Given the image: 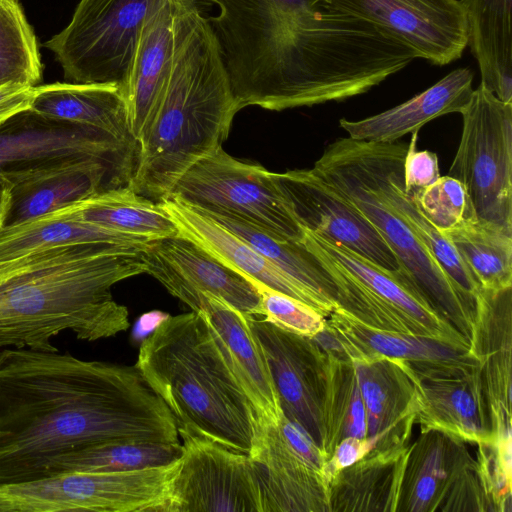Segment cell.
Wrapping results in <instances>:
<instances>
[{
    "label": "cell",
    "instance_id": "cell-6",
    "mask_svg": "<svg viewBox=\"0 0 512 512\" xmlns=\"http://www.w3.org/2000/svg\"><path fill=\"white\" fill-rule=\"evenodd\" d=\"M312 169L376 228L396 255L401 272L412 279L430 303L469 341L475 299L449 278L385 198L372 142L338 138L326 146Z\"/></svg>",
    "mask_w": 512,
    "mask_h": 512
},
{
    "label": "cell",
    "instance_id": "cell-36",
    "mask_svg": "<svg viewBox=\"0 0 512 512\" xmlns=\"http://www.w3.org/2000/svg\"><path fill=\"white\" fill-rule=\"evenodd\" d=\"M325 353L322 451L329 459L335 447L344 438H367V425L353 362L328 351Z\"/></svg>",
    "mask_w": 512,
    "mask_h": 512
},
{
    "label": "cell",
    "instance_id": "cell-13",
    "mask_svg": "<svg viewBox=\"0 0 512 512\" xmlns=\"http://www.w3.org/2000/svg\"><path fill=\"white\" fill-rule=\"evenodd\" d=\"M271 177L303 229L341 244L389 271L401 272L396 255L376 228L312 168L271 172Z\"/></svg>",
    "mask_w": 512,
    "mask_h": 512
},
{
    "label": "cell",
    "instance_id": "cell-2",
    "mask_svg": "<svg viewBox=\"0 0 512 512\" xmlns=\"http://www.w3.org/2000/svg\"><path fill=\"white\" fill-rule=\"evenodd\" d=\"M179 440L173 414L135 365L0 351V483L41 478L55 459L93 444Z\"/></svg>",
    "mask_w": 512,
    "mask_h": 512
},
{
    "label": "cell",
    "instance_id": "cell-23",
    "mask_svg": "<svg viewBox=\"0 0 512 512\" xmlns=\"http://www.w3.org/2000/svg\"><path fill=\"white\" fill-rule=\"evenodd\" d=\"M326 254L392 306L415 335L468 348L465 338L425 297L408 276L389 271L353 250L304 229Z\"/></svg>",
    "mask_w": 512,
    "mask_h": 512
},
{
    "label": "cell",
    "instance_id": "cell-34",
    "mask_svg": "<svg viewBox=\"0 0 512 512\" xmlns=\"http://www.w3.org/2000/svg\"><path fill=\"white\" fill-rule=\"evenodd\" d=\"M78 215L85 221L147 242L179 235L177 226L159 203L138 195L128 185L78 201Z\"/></svg>",
    "mask_w": 512,
    "mask_h": 512
},
{
    "label": "cell",
    "instance_id": "cell-5",
    "mask_svg": "<svg viewBox=\"0 0 512 512\" xmlns=\"http://www.w3.org/2000/svg\"><path fill=\"white\" fill-rule=\"evenodd\" d=\"M135 366L182 428L248 454L258 418L202 311L166 316Z\"/></svg>",
    "mask_w": 512,
    "mask_h": 512
},
{
    "label": "cell",
    "instance_id": "cell-25",
    "mask_svg": "<svg viewBox=\"0 0 512 512\" xmlns=\"http://www.w3.org/2000/svg\"><path fill=\"white\" fill-rule=\"evenodd\" d=\"M172 19L173 0H158L145 18L126 80L120 87L136 144L152 119L169 70Z\"/></svg>",
    "mask_w": 512,
    "mask_h": 512
},
{
    "label": "cell",
    "instance_id": "cell-9",
    "mask_svg": "<svg viewBox=\"0 0 512 512\" xmlns=\"http://www.w3.org/2000/svg\"><path fill=\"white\" fill-rule=\"evenodd\" d=\"M158 0H80L69 24L43 46L69 83L121 87L141 28Z\"/></svg>",
    "mask_w": 512,
    "mask_h": 512
},
{
    "label": "cell",
    "instance_id": "cell-30",
    "mask_svg": "<svg viewBox=\"0 0 512 512\" xmlns=\"http://www.w3.org/2000/svg\"><path fill=\"white\" fill-rule=\"evenodd\" d=\"M410 444L371 450L339 471L329 487L332 511H397Z\"/></svg>",
    "mask_w": 512,
    "mask_h": 512
},
{
    "label": "cell",
    "instance_id": "cell-16",
    "mask_svg": "<svg viewBox=\"0 0 512 512\" xmlns=\"http://www.w3.org/2000/svg\"><path fill=\"white\" fill-rule=\"evenodd\" d=\"M322 349L352 362L385 356L406 362L421 376L447 375L478 367L468 348L409 333L368 326L339 308L312 338Z\"/></svg>",
    "mask_w": 512,
    "mask_h": 512
},
{
    "label": "cell",
    "instance_id": "cell-22",
    "mask_svg": "<svg viewBox=\"0 0 512 512\" xmlns=\"http://www.w3.org/2000/svg\"><path fill=\"white\" fill-rule=\"evenodd\" d=\"M198 311L203 312L258 421L278 422L283 412L267 360L251 325L253 315L211 293H201Z\"/></svg>",
    "mask_w": 512,
    "mask_h": 512
},
{
    "label": "cell",
    "instance_id": "cell-31",
    "mask_svg": "<svg viewBox=\"0 0 512 512\" xmlns=\"http://www.w3.org/2000/svg\"><path fill=\"white\" fill-rule=\"evenodd\" d=\"M195 210L222 225L267 259L313 300L319 313L327 317L336 309L331 279L302 243L281 239L225 212Z\"/></svg>",
    "mask_w": 512,
    "mask_h": 512
},
{
    "label": "cell",
    "instance_id": "cell-41",
    "mask_svg": "<svg viewBox=\"0 0 512 512\" xmlns=\"http://www.w3.org/2000/svg\"><path fill=\"white\" fill-rule=\"evenodd\" d=\"M410 195L421 214L440 232L473 217L464 185L450 175L440 176Z\"/></svg>",
    "mask_w": 512,
    "mask_h": 512
},
{
    "label": "cell",
    "instance_id": "cell-19",
    "mask_svg": "<svg viewBox=\"0 0 512 512\" xmlns=\"http://www.w3.org/2000/svg\"><path fill=\"white\" fill-rule=\"evenodd\" d=\"M370 21L412 49L417 58L446 65L467 46L460 0H350Z\"/></svg>",
    "mask_w": 512,
    "mask_h": 512
},
{
    "label": "cell",
    "instance_id": "cell-3",
    "mask_svg": "<svg viewBox=\"0 0 512 512\" xmlns=\"http://www.w3.org/2000/svg\"><path fill=\"white\" fill-rule=\"evenodd\" d=\"M146 246L66 244L0 260V347L57 351L63 331L86 341L126 331L111 288L145 273Z\"/></svg>",
    "mask_w": 512,
    "mask_h": 512
},
{
    "label": "cell",
    "instance_id": "cell-11",
    "mask_svg": "<svg viewBox=\"0 0 512 512\" xmlns=\"http://www.w3.org/2000/svg\"><path fill=\"white\" fill-rule=\"evenodd\" d=\"M248 456L263 512H330L328 458L298 423L258 421Z\"/></svg>",
    "mask_w": 512,
    "mask_h": 512
},
{
    "label": "cell",
    "instance_id": "cell-1",
    "mask_svg": "<svg viewBox=\"0 0 512 512\" xmlns=\"http://www.w3.org/2000/svg\"><path fill=\"white\" fill-rule=\"evenodd\" d=\"M239 110L311 107L363 94L415 52L350 0H209Z\"/></svg>",
    "mask_w": 512,
    "mask_h": 512
},
{
    "label": "cell",
    "instance_id": "cell-24",
    "mask_svg": "<svg viewBox=\"0 0 512 512\" xmlns=\"http://www.w3.org/2000/svg\"><path fill=\"white\" fill-rule=\"evenodd\" d=\"M418 379L416 423L421 431L440 430L475 444L493 439L489 404L478 367Z\"/></svg>",
    "mask_w": 512,
    "mask_h": 512
},
{
    "label": "cell",
    "instance_id": "cell-37",
    "mask_svg": "<svg viewBox=\"0 0 512 512\" xmlns=\"http://www.w3.org/2000/svg\"><path fill=\"white\" fill-rule=\"evenodd\" d=\"M181 454L180 442L98 443L55 459L47 466L42 477L63 472L102 473L144 469L174 462Z\"/></svg>",
    "mask_w": 512,
    "mask_h": 512
},
{
    "label": "cell",
    "instance_id": "cell-10",
    "mask_svg": "<svg viewBox=\"0 0 512 512\" xmlns=\"http://www.w3.org/2000/svg\"><path fill=\"white\" fill-rule=\"evenodd\" d=\"M169 197L198 210L234 215L284 240L302 243L304 238L271 172L232 157L222 147L187 170Z\"/></svg>",
    "mask_w": 512,
    "mask_h": 512
},
{
    "label": "cell",
    "instance_id": "cell-26",
    "mask_svg": "<svg viewBox=\"0 0 512 512\" xmlns=\"http://www.w3.org/2000/svg\"><path fill=\"white\" fill-rule=\"evenodd\" d=\"M183 236L250 283H260L289 295L316 310L313 300L244 240L180 200L157 202ZM317 311V310H316Z\"/></svg>",
    "mask_w": 512,
    "mask_h": 512
},
{
    "label": "cell",
    "instance_id": "cell-18",
    "mask_svg": "<svg viewBox=\"0 0 512 512\" xmlns=\"http://www.w3.org/2000/svg\"><path fill=\"white\" fill-rule=\"evenodd\" d=\"M136 146L97 129L23 111L0 125V171L67 156H92L133 170Z\"/></svg>",
    "mask_w": 512,
    "mask_h": 512
},
{
    "label": "cell",
    "instance_id": "cell-33",
    "mask_svg": "<svg viewBox=\"0 0 512 512\" xmlns=\"http://www.w3.org/2000/svg\"><path fill=\"white\" fill-rule=\"evenodd\" d=\"M103 243L145 246L149 242L83 220L78 201L44 215L0 228V260L66 244Z\"/></svg>",
    "mask_w": 512,
    "mask_h": 512
},
{
    "label": "cell",
    "instance_id": "cell-8",
    "mask_svg": "<svg viewBox=\"0 0 512 512\" xmlns=\"http://www.w3.org/2000/svg\"><path fill=\"white\" fill-rule=\"evenodd\" d=\"M460 114L449 175L464 185L474 218L512 232V103L480 83Z\"/></svg>",
    "mask_w": 512,
    "mask_h": 512
},
{
    "label": "cell",
    "instance_id": "cell-7",
    "mask_svg": "<svg viewBox=\"0 0 512 512\" xmlns=\"http://www.w3.org/2000/svg\"><path fill=\"white\" fill-rule=\"evenodd\" d=\"M180 466L178 459L130 471L63 472L0 483V512H162Z\"/></svg>",
    "mask_w": 512,
    "mask_h": 512
},
{
    "label": "cell",
    "instance_id": "cell-28",
    "mask_svg": "<svg viewBox=\"0 0 512 512\" xmlns=\"http://www.w3.org/2000/svg\"><path fill=\"white\" fill-rule=\"evenodd\" d=\"M473 76L469 68H457L400 105L361 120L342 118L339 125L355 140L395 142L435 118L460 113L473 91Z\"/></svg>",
    "mask_w": 512,
    "mask_h": 512
},
{
    "label": "cell",
    "instance_id": "cell-4",
    "mask_svg": "<svg viewBox=\"0 0 512 512\" xmlns=\"http://www.w3.org/2000/svg\"><path fill=\"white\" fill-rule=\"evenodd\" d=\"M238 111L207 18L194 0H173L170 66L128 186L154 202L168 198L187 170L222 147Z\"/></svg>",
    "mask_w": 512,
    "mask_h": 512
},
{
    "label": "cell",
    "instance_id": "cell-35",
    "mask_svg": "<svg viewBox=\"0 0 512 512\" xmlns=\"http://www.w3.org/2000/svg\"><path fill=\"white\" fill-rule=\"evenodd\" d=\"M441 233L481 288L497 291L512 287V232L469 217Z\"/></svg>",
    "mask_w": 512,
    "mask_h": 512
},
{
    "label": "cell",
    "instance_id": "cell-38",
    "mask_svg": "<svg viewBox=\"0 0 512 512\" xmlns=\"http://www.w3.org/2000/svg\"><path fill=\"white\" fill-rule=\"evenodd\" d=\"M302 244L331 279L335 290L336 308L368 326L413 334L392 306L333 260L305 233Z\"/></svg>",
    "mask_w": 512,
    "mask_h": 512
},
{
    "label": "cell",
    "instance_id": "cell-46",
    "mask_svg": "<svg viewBox=\"0 0 512 512\" xmlns=\"http://www.w3.org/2000/svg\"><path fill=\"white\" fill-rule=\"evenodd\" d=\"M9 181L0 173V228L4 226L10 202Z\"/></svg>",
    "mask_w": 512,
    "mask_h": 512
},
{
    "label": "cell",
    "instance_id": "cell-17",
    "mask_svg": "<svg viewBox=\"0 0 512 512\" xmlns=\"http://www.w3.org/2000/svg\"><path fill=\"white\" fill-rule=\"evenodd\" d=\"M142 256L145 273L191 310H199L201 293H211L244 313L257 315L259 294L250 281L189 239L178 235L149 242Z\"/></svg>",
    "mask_w": 512,
    "mask_h": 512
},
{
    "label": "cell",
    "instance_id": "cell-32",
    "mask_svg": "<svg viewBox=\"0 0 512 512\" xmlns=\"http://www.w3.org/2000/svg\"><path fill=\"white\" fill-rule=\"evenodd\" d=\"M467 45L478 62L481 84L512 103V0H460Z\"/></svg>",
    "mask_w": 512,
    "mask_h": 512
},
{
    "label": "cell",
    "instance_id": "cell-27",
    "mask_svg": "<svg viewBox=\"0 0 512 512\" xmlns=\"http://www.w3.org/2000/svg\"><path fill=\"white\" fill-rule=\"evenodd\" d=\"M410 444L397 511H441L459 477L474 463L464 441L440 430H425Z\"/></svg>",
    "mask_w": 512,
    "mask_h": 512
},
{
    "label": "cell",
    "instance_id": "cell-20",
    "mask_svg": "<svg viewBox=\"0 0 512 512\" xmlns=\"http://www.w3.org/2000/svg\"><path fill=\"white\" fill-rule=\"evenodd\" d=\"M376 451L408 446L419 408V379L404 361L375 356L353 361ZM370 450V451H371Z\"/></svg>",
    "mask_w": 512,
    "mask_h": 512
},
{
    "label": "cell",
    "instance_id": "cell-40",
    "mask_svg": "<svg viewBox=\"0 0 512 512\" xmlns=\"http://www.w3.org/2000/svg\"><path fill=\"white\" fill-rule=\"evenodd\" d=\"M511 442V430H507L496 434L490 441L477 444L476 469L490 511L512 510Z\"/></svg>",
    "mask_w": 512,
    "mask_h": 512
},
{
    "label": "cell",
    "instance_id": "cell-15",
    "mask_svg": "<svg viewBox=\"0 0 512 512\" xmlns=\"http://www.w3.org/2000/svg\"><path fill=\"white\" fill-rule=\"evenodd\" d=\"M283 414L298 423L322 450L326 353L312 339L251 318Z\"/></svg>",
    "mask_w": 512,
    "mask_h": 512
},
{
    "label": "cell",
    "instance_id": "cell-44",
    "mask_svg": "<svg viewBox=\"0 0 512 512\" xmlns=\"http://www.w3.org/2000/svg\"><path fill=\"white\" fill-rule=\"evenodd\" d=\"M372 445L373 442L369 438L346 437L340 441L327 461L330 483L339 471L364 457L372 449Z\"/></svg>",
    "mask_w": 512,
    "mask_h": 512
},
{
    "label": "cell",
    "instance_id": "cell-45",
    "mask_svg": "<svg viewBox=\"0 0 512 512\" xmlns=\"http://www.w3.org/2000/svg\"><path fill=\"white\" fill-rule=\"evenodd\" d=\"M35 86L9 84L0 87V125L11 117L29 110Z\"/></svg>",
    "mask_w": 512,
    "mask_h": 512
},
{
    "label": "cell",
    "instance_id": "cell-14",
    "mask_svg": "<svg viewBox=\"0 0 512 512\" xmlns=\"http://www.w3.org/2000/svg\"><path fill=\"white\" fill-rule=\"evenodd\" d=\"M0 173L11 185L4 224L11 225L128 185L132 169L97 157L67 156Z\"/></svg>",
    "mask_w": 512,
    "mask_h": 512
},
{
    "label": "cell",
    "instance_id": "cell-39",
    "mask_svg": "<svg viewBox=\"0 0 512 512\" xmlns=\"http://www.w3.org/2000/svg\"><path fill=\"white\" fill-rule=\"evenodd\" d=\"M42 64L35 34L18 0H0V87L37 86Z\"/></svg>",
    "mask_w": 512,
    "mask_h": 512
},
{
    "label": "cell",
    "instance_id": "cell-21",
    "mask_svg": "<svg viewBox=\"0 0 512 512\" xmlns=\"http://www.w3.org/2000/svg\"><path fill=\"white\" fill-rule=\"evenodd\" d=\"M475 304L468 350L481 374L494 434L511 428L512 287L481 288Z\"/></svg>",
    "mask_w": 512,
    "mask_h": 512
},
{
    "label": "cell",
    "instance_id": "cell-42",
    "mask_svg": "<svg viewBox=\"0 0 512 512\" xmlns=\"http://www.w3.org/2000/svg\"><path fill=\"white\" fill-rule=\"evenodd\" d=\"M259 294L257 315L272 325L312 338L326 324V317L311 306L260 283H251Z\"/></svg>",
    "mask_w": 512,
    "mask_h": 512
},
{
    "label": "cell",
    "instance_id": "cell-43",
    "mask_svg": "<svg viewBox=\"0 0 512 512\" xmlns=\"http://www.w3.org/2000/svg\"><path fill=\"white\" fill-rule=\"evenodd\" d=\"M418 132L412 134L404 160V189L411 194L433 184L439 177L436 153L417 150Z\"/></svg>",
    "mask_w": 512,
    "mask_h": 512
},
{
    "label": "cell",
    "instance_id": "cell-12",
    "mask_svg": "<svg viewBox=\"0 0 512 512\" xmlns=\"http://www.w3.org/2000/svg\"><path fill=\"white\" fill-rule=\"evenodd\" d=\"M178 434L181 467L163 512H263L248 454L186 429Z\"/></svg>",
    "mask_w": 512,
    "mask_h": 512
},
{
    "label": "cell",
    "instance_id": "cell-29",
    "mask_svg": "<svg viewBox=\"0 0 512 512\" xmlns=\"http://www.w3.org/2000/svg\"><path fill=\"white\" fill-rule=\"evenodd\" d=\"M30 111L45 118L97 129L137 147L118 85L53 83L35 86Z\"/></svg>",
    "mask_w": 512,
    "mask_h": 512
}]
</instances>
